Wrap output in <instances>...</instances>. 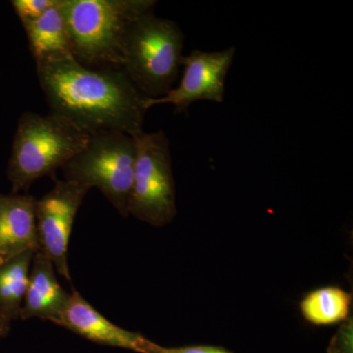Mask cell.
<instances>
[{
	"instance_id": "6da1fadb",
	"label": "cell",
	"mask_w": 353,
	"mask_h": 353,
	"mask_svg": "<svg viewBox=\"0 0 353 353\" xmlns=\"http://www.w3.org/2000/svg\"><path fill=\"white\" fill-rule=\"evenodd\" d=\"M36 64L50 113L90 136L116 131L134 137L143 132L148 97L122 69L87 68L72 54Z\"/></svg>"
},
{
	"instance_id": "7a4b0ae2",
	"label": "cell",
	"mask_w": 353,
	"mask_h": 353,
	"mask_svg": "<svg viewBox=\"0 0 353 353\" xmlns=\"http://www.w3.org/2000/svg\"><path fill=\"white\" fill-rule=\"evenodd\" d=\"M157 3L153 0H63L72 54L83 66L122 69L128 28Z\"/></svg>"
},
{
	"instance_id": "3957f363",
	"label": "cell",
	"mask_w": 353,
	"mask_h": 353,
	"mask_svg": "<svg viewBox=\"0 0 353 353\" xmlns=\"http://www.w3.org/2000/svg\"><path fill=\"white\" fill-rule=\"evenodd\" d=\"M90 137L61 116L22 114L7 167L12 194L29 189L44 176H53L57 169L82 152Z\"/></svg>"
},
{
	"instance_id": "277c9868",
	"label": "cell",
	"mask_w": 353,
	"mask_h": 353,
	"mask_svg": "<svg viewBox=\"0 0 353 353\" xmlns=\"http://www.w3.org/2000/svg\"><path fill=\"white\" fill-rule=\"evenodd\" d=\"M183 34L173 21L153 10L132 21L123 44L122 70L148 99H159L173 88L182 66Z\"/></svg>"
},
{
	"instance_id": "5b68a950",
	"label": "cell",
	"mask_w": 353,
	"mask_h": 353,
	"mask_svg": "<svg viewBox=\"0 0 353 353\" xmlns=\"http://www.w3.org/2000/svg\"><path fill=\"white\" fill-rule=\"evenodd\" d=\"M136 157L132 137L101 132L92 134L82 152L61 169L65 180L97 188L123 217H128Z\"/></svg>"
},
{
	"instance_id": "8992f818",
	"label": "cell",
	"mask_w": 353,
	"mask_h": 353,
	"mask_svg": "<svg viewBox=\"0 0 353 353\" xmlns=\"http://www.w3.org/2000/svg\"><path fill=\"white\" fill-rule=\"evenodd\" d=\"M137 157L129 215L153 227L170 224L176 215L170 143L163 131L132 137Z\"/></svg>"
},
{
	"instance_id": "52a82bcc",
	"label": "cell",
	"mask_w": 353,
	"mask_h": 353,
	"mask_svg": "<svg viewBox=\"0 0 353 353\" xmlns=\"http://www.w3.org/2000/svg\"><path fill=\"white\" fill-rule=\"evenodd\" d=\"M90 190L82 183L55 180L53 189L37 201L39 250L68 282H71L67 260L70 236L77 212Z\"/></svg>"
},
{
	"instance_id": "ba28073f",
	"label": "cell",
	"mask_w": 353,
	"mask_h": 353,
	"mask_svg": "<svg viewBox=\"0 0 353 353\" xmlns=\"http://www.w3.org/2000/svg\"><path fill=\"white\" fill-rule=\"evenodd\" d=\"M234 54V48L213 52L192 50L181 61L185 70L178 87L159 99H146V110L160 104H172L179 114L185 112L196 101H224L225 81Z\"/></svg>"
},
{
	"instance_id": "9c48e42d",
	"label": "cell",
	"mask_w": 353,
	"mask_h": 353,
	"mask_svg": "<svg viewBox=\"0 0 353 353\" xmlns=\"http://www.w3.org/2000/svg\"><path fill=\"white\" fill-rule=\"evenodd\" d=\"M54 324L99 345L139 353H150L153 343L141 334L128 331L109 321L77 290L70 294L68 304Z\"/></svg>"
},
{
	"instance_id": "30bf717a",
	"label": "cell",
	"mask_w": 353,
	"mask_h": 353,
	"mask_svg": "<svg viewBox=\"0 0 353 353\" xmlns=\"http://www.w3.org/2000/svg\"><path fill=\"white\" fill-rule=\"evenodd\" d=\"M36 197L0 194V264L29 250L38 252Z\"/></svg>"
},
{
	"instance_id": "8fae6325",
	"label": "cell",
	"mask_w": 353,
	"mask_h": 353,
	"mask_svg": "<svg viewBox=\"0 0 353 353\" xmlns=\"http://www.w3.org/2000/svg\"><path fill=\"white\" fill-rule=\"evenodd\" d=\"M32 263L20 319L39 318L54 323L68 304L70 294L58 283L54 265L43 253L36 252Z\"/></svg>"
},
{
	"instance_id": "7c38bea8",
	"label": "cell",
	"mask_w": 353,
	"mask_h": 353,
	"mask_svg": "<svg viewBox=\"0 0 353 353\" xmlns=\"http://www.w3.org/2000/svg\"><path fill=\"white\" fill-rule=\"evenodd\" d=\"M62 4L63 0H57L38 19L22 23L36 63L72 54Z\"/></svg>"
},
{
	"instance_id": "4fadbf2b",
	"label": "cell",
	"mask_w": 353,
	"mask_h": 353,
	"mask_svg": "<svg viewBox=\"0 0 353 353\" xmlns=\"http://www.w3.org/2000/svg\"><path fill=\"white\" fill-rule=\"evenodd\" d=\"M352 305V294L340 287L328 285L309 292L299 304L303 319L314 326H332L345 321Z\"/></svg>"
},
{
	"instance_id": "5bb4252c",
	"label": "cell",
	"mask_w": 353,
	"mask_h": 353,
	"mask_svg": "<svg viewBox=\"0 0 353 353\" xmlns=\"http://www.w3.org/2000/svg\"><path fill=\"white\" fill-rule=\"evenodd\" d=\"M34 253L29 250L0 264V314L8 321L20 319Z\"/></svg>"
},
{
	"instance_id": "9a60e30c",
	"label": "cell",
	"mask_w": 353,
	"mask_h": 353,
	"mask_svg": "<svg viewBox=\"0 0 353 353\" xmlns=\"http://www.w3.org/2000/svg\"><path fill=\"white\" fill-rule=\"evenodd\" d=\"M57 0H14L11 2L21 22L38 19Z\"/></svg>"
},
{
	"instance_id": "2e32d148",
	"label": "cell",
	"mask_w": 353,
	"mask_h": 353,
	"mask_svg": "<svg viewBox=\"0 0 353 353\" xmlns=\"http://www.w3.org/2000/svg\"><path fill=\"white\" fill-rule=\"evenodd\" d=\"M150 353H234L217 345H188L180 347H160L153 343Z\"/></svg>"
},
{
	"instance_id": "e0dca14e",
	"label": "cell",
	"mask_w": 353,
	"mask_h": 353,
	"mask_svg": "<svg viewBox=\"0 0 353 353\" xmlns=\"http://www.w3.org/2000/svg\"><path fill=\"white\" fill-rule=\"evenodd\" d=\"M328 353H352V321L339 330L330 343Z\"/></svg>"
},
{
	"instance_id": "ac0fdd59",
	"label": "cell",
	"mask_w": 353,
	"mask_h": 353,
	"mask_svg": "<svg viewBox=\"0 0 353 353\" xmlns=\"http://www.w3.org/2000/svg\"><path fill=\"white\" fill-rule=\"evenodd\" d=\"M11 329V322L8 321L4 316L0 314V339L4 338L9 334Z\"/></svg>"
}]
</instances>
